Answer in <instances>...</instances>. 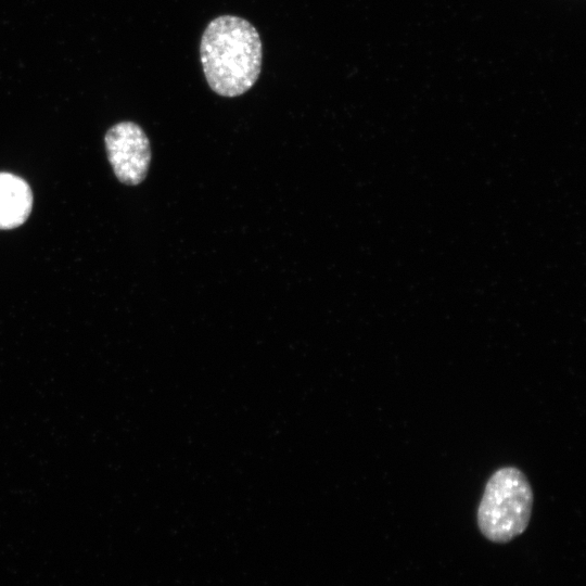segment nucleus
<instances>
[{"label":"nucleus","mask_w":586,"mask_h":586,"mask_svg":"<svg viewBox=\"0 0 586 586\" xmlns=\"http://www.w3.org/2000/svg\"><path fill=\"white\" fill-rule=\"evenodd\" d=\"M107 157L117 179L128 186L142 182L151 162V148L143 129L132 122H122L105 135Z\"/></svg>","instance_id":"7ed1b4c3"},{"label":"nucleus","mask_w":586,"mask_h":586,"mask_svg":"<svg viewBox=\"0 0 586 586\" xmlns=\"http://www.w3.org/2000/svg\"><path fill=\"white\" fill-rule=\"evenodd\" d=\"M200 58L209 88L221 97H238L258 79L262 39L249 21L235 15H220L203 31Z\"/></svg>","instance_id":"f257e3e1"},{"label":"nucleus","mask_w":586,"mask_h":586,"mask_svg":"<svg viewBox=\"0 0 586 586\" xmlns=\"http://www.w3.org/2000/svg\"><path fill=\"white\" fill-rule=\"evenodd\" d=\"M31 207L33 193L28 183L14 174L0 173V229L23 225Z\"/></svg>","instance_id":"20e7f679"},{"label":"nucleus","mask_w":586,"mask_h":586,"mask_svg":"<svg viewBox=\"0 0 586 586\" xmlns=\"http://www.w3.org/2000/svg\"><path fill=\"white\" fill-rule=\"evenodd\" d=\"M533 491L518 468L504 467L488 479L479 508L477 525L491 542L504 544L522 534L528 525Z\"/></svg>","instance_id":"f03ea898"}]
</instances>
